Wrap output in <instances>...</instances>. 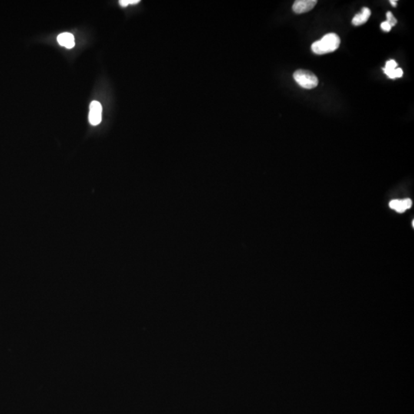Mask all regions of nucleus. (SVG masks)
Returning <instances> with one entry per match:
<instances>
[{"instance_id": "nucleus-1", "label": "nucleus", "mask_w": 414, "mask_h": 414, "mask_svg": "<svg viewBox=\"0 0 414 414\" xmlns=\"http://www.w3.org/2000/svg\"><path fill=\"white\" fill-rule=\"evenodd\" d=\"M341 43L339 36L335 33H328L322 39L312 44V50L317 55H325L336 51Z\"/></svg>"}, {"instance_id": "nucleus-2", "label": "nucleus", "mask_w": 414, "mask_h": 414, "mask_svg": "<svg viewBox=\"0 0 414 414\" xmlns=\"http://www.w3.org/2000/svg\"><path fill=\"white\" fill-rule=\"evenodd\" d=\"M293 77L298 85L305 89H313L318 86V79L316 75L308 70H297Z\"/></svg>"}, {"instance_id": "nucleus-3", "label": "nucleus", "mask_w": 414, "mask_h": 414, "mask_svg": "<svg viewBox=\"0 0 414 414\" xmlns=\"http://www.w3.org/2000/svg\"><path fill=\"white\" fill-rule=\"evenodd\" d=\"M88 119L90 124L93 126H96L101 123L102 119V107L98 101H93L91 103Z\"/></svg>"}, {"instance_id": "nucleus-4", "label": "nucleus", "mask_w": 414, "mask_h": 414, "mask_svg": "<svg viewBox=\"0 0 414 414\" xmlns=\"http://www.w3.org/2000/svg\"><path fill=\"white\" fill-rule=\"evenodd\" d=\"M317 2L316 0H298L294 2L292 9L297 14L305 13L312 10Z\"/></svg>"}, {"instance_id": "nucleus-5", "label": "nucleus", "mask_w": 414, "mask_h": 414, "mask_svg": "<svg viewBox=\"0 0 414 414\" xmlns=\"http://www.w3.org/2000/svg\"><path fill=\"white\" fill-rule=\"evenodd\" d=\"M412 204V201L411 199H405L403 201L394 200L390 202L389 206L391 209H395L397 212L401 213V212H405L407 209H411Z\"/></svg>"}, {"instance_id": "nucleus-6", "label": "nucleus", "mask_w": 414, "mask_h": 414, "mask_svg": "<svg viewBox=\"0 0 414 414\" xmlns=\"http://www.w3.org/2000/svg\"><path fill=\"white\" fill-rule=\"evenodd\" d=\"M371 14V12L370 8L365 7V8H362L360 13L357 14L354 17L353 19H352V24L355 25V26L363 25V24H365L369 19Z\"/></svg>"}, {"instance_id": "nucleus-7", "label": "nucleus", "mask_w": 414, "mask_h": 414, "mask_svg": "<svg viewBox=\"0 0 414 414\" xmlns=\"http://www.w3.org/2000/svg\"><path fill=\"white\" fill-rule=\"evenodd\" d=\"M57 40L61 46L65 47V48H72L75 46V38H74L73 35L68 32L60 34Z\"/></svg>"}, {"instance_id": "nucleus-8", "label": "nucleus", "mask_w": 414, "mask_h": 414, "mask_svg": "<svg viewBox=\"0 0 414 414\" xmlns=\"http://www.w3.org/2000/svg\"><path fill=\"white\" fill-rule=\"evenodd\" d=\"M387 18H388L387 22L390 24V25H391V27L395 26V25H396L397 22H398L396 18H395V17L394 16V15H393V13L391 12H387Z\"/></svg>"}, {"instance_id": "nucleus-9", "label": "nucleus", "mask_w": 414, "mask_h": 414, "mask_svg": "<svg viewBox=\"0 0 414 414\" xmlns=\"http://www.w3.org/2000/svg\"><path fill=\"white\" fill-rule=\"evenodd\" d=\"M397 66H398V64L395 60H390L387 62L385 68L388 70H394L397 68Z\"/></svg>"}, {"instance_id": "nucleus-10", "label": "nucleus", "mask_w": 414, "mask_h": 414, "mask_svg": "<svg viewBox=\"0 0 414 414\" xmlns=\"http://www.w3.org/2000/svg\"><path fill=\"white\" fill-rule=\"evenodd\" d=\"M381 28H382L383 31H385V32H390V31H391V28H392V27H391V25H390V24L388 23V22H387V21L386 22H382V23H381Z\"/></svg>"}, {"instance_id": "nucleus-11", "label": "nucleus", "mask_w": 414, "mask_h": 414, "mask_svg": "<svg viewBox=\"0 0 414 414\" xmlns=\"http://www.w3.org/2000/svg\"><path fill=\"white\" fill-rule=\"evenodd\" d=\"M403 75H404V72H403V70L401 68L395 69V78H401Z\"/></svg>"}, {"instance_id": "nucleus-12", "label": "nucleus", "mask_w": 414, "mask_h": 414, "mask_svg": "<svg viewBox=\"0 0 414 414\" xmlns=\"http://www.w3.org/2000/svg\"><path fill=\"white\" fill-rule=\"evenodd\" d=\"M120 5L123 7H126L128 6V5L130 4L129 0H121L119 2Z\"/></svg>"}, {"instance_id": "nucleus-13", "label": "nucleus", "mask_w": 414, "mask_h": 414, "mask_svg": "<svg viewBox=\"0 0 414 414\" xmlns=\"http://www.w3.org/2000/svg\"><path fill=\"white\" fill-rule=\"evenodd\" d=\"M390 2H391V5L394 7H396L397 5H398V1H395V0H391Z\"/></svg>"}, {"instance_id": "nucleus-14", "label": "nucleus", "mask_w": 414, "mask_h": 414, "mask_svg": "<svg viewBox=\"0 0 414 414\" xmlns=\"http://www.w3.org/2000/svg\"><path fill=\"white\" fill-rule=\"evenodd\" d=\"M130 4H137L140 2L139 0H129Z\"/></svg>"}]
</instances>
